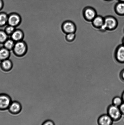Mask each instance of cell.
<instances>
[{"mask_svg":"<svg viewBox=\"0 0 124 125\" xmlns=\"http://www.w3.org/2000/svg\"><path fill=\"white\" fill-rule=\"evenodd\" d=\"M91 22L93 27L99 30L104 24V17L98 15Z\"/></svg>","mask_w":124,"mask_h":125,"instance_id":"obj_11","label":"cell"},{"mask_svg":"<svg viewBox=\"0 0 124 125\" xmlns=\"http://www.w3.org/2000/svg\"><path fill=\"white\" fill-rule=\"evenodd\" d=\"M13 62L9 59L1 61L0 64L1 69L5 72H8L13 68Z\"/></svg>","mask_w":124,"mask_h":125,"instance_id":"obj_10","label":"cell"},{"mask_svg":"<svg viewBox=\"0 0 124 125\" xmlns=\"http://www.w3.org/2000/svg\"></svg>","mask_w":124,"mask_h":125,"instance_id":"obj_30","label":"cell"},{"mask_svg":"<svg viewBox=\"0 0 124 125\" xmlns=\"http://www.w3.org/2000/svg\"><path fill=\"white\" fill-rule=\"evenodd\" d=\"M82 15L84 19L86 21L91 22L98 14L96 10L94 8L87 6L85 7L83 10Z\"/></svg>","mask_w":124,"mask_h":125,"instance_id":"obj_2","label":"cell"},{"mask_svg":"<svg viewBox=\"0 0 124 125\" xmlns=\"http://www.w3.org/2000/svg\"><path fill=\"white\" fill-rule=\"evenodd\" d=\"M120 77H121V79L124 81V69L121 71V73H120Z\"/></svg>","mask_w":124,"mask_h":125,"instance_id":"obj_24","label":"cell"},{"mask_svg":"<svg viewBox=\"0 0 124 125\" xmlns=\"http://www.w3.org/2000/svg\"><path fill=\"white\" fill-rule=\"evenodd\" d=\"M122 98V100H123V101L124 102V91L123 92V93Z\"/></svg>","mask_w":124,"mask_h":125,"instance_id":"obj_26","label":"cell"},{"mask_svg":"<svg viewBox=\"0 0 124 125\" xmlns=\"http://www.w3.org/2000/svg\"><path fill=\"white\" fill-rule=\"evenodd\" d=\"M108 115L113 120L117 121L121 118L122 114L118 106L114 105L109 106L108 110Z\"/></svg>","mask_w":124,"mask_h":125,"instance_id":"obj_5","label":"cell"},{"mask_svg":"<svg viewBox=\"0 0 124 125\" xmlns=\"http://www.w3.org/2000/svg\"><path fill=\"white\" fill-rule=\"evenodd\" d=\"M21 19L19 15L13 13L8 16V25L15 27L19 25Z\"/></svg>","mask_w":124,"mask_h":125,"instance_id":"obj_9","label":"cell"},{"mask_svg":"<svg viewBox=\"0 0 124 125\" xmlns=\"http://www.w3.org/2000/svg\"><path fill=\"white\" fill-rule=\"evenodd\" d=\"M10 55L9 50L5 47L0 49V61L1 62L9 59Z\"/></svg>","mask_w":124,"mask_h":125,"instance_id":"obj_15","label":"cell"},{"mask_svg":"<svg viewBox=\"0 0 124 125\" xmlns=\"http://www.w3.org/2000/svg\"><path fill=\"white\" fill-rule=\"evenodd\" d=\"M122 44L124 45V37L123 38L122 40Z\"/></svg>","mask_w":124,"mask_h":125,"instance_id":"obj_27","label":"cell"},{"mask_svg":"<svg viewBox=\"0 0 124 125\" xmlns=\"http://www.w3.org/2000/svg\"><path fill=\"white\" fill-rule=\"evenodd\" d=\"M15 41L12 39H7L4 44V46L5 48L9 51L13 49L15 44Z\"/></svg>","mask_w":124,"mask_h":125,"instance_id":"obj_16","label":"cell"},{"mask_svg":"<svg viewBox=\"0 0 124 125\" xmlns=\"http://www.w3.org/2000/svg\"><path fill=\"white\" fill-rule=\"evenodd\" d=\"M22 110V106L20 103L17 101H12L8 109V111L12 114L17 115L20 113Z\"/></svg>","mask_w":124,"mask_h":125,"instance_id":"obj_7","label":"cell"},{"mask_svg":"<svg viewBox=\"0 0 124 125\" xmlns=\"http://www.w3.org/2000/svg\"><path fill=\"white\" fill-rule=\"evenodd\" d=\"M119 107L122 115H124V102Z\"/></svg>","mask_w":124,"mask_h":125,"instance_id":"obj_23","label":"cell"},{"mask_svg":"<svg viewBox=\"0 0 124 125\" xmlns=\"http://www.w3.org/2000/svg\"><path fill=\"white\" fill-rule=\"evenodd\" d=\"M15 27L9 25L6 27L5 31L8 35H11L15 30Z\"/></svg>","mask_w":124,"mask_h":125,"instance_id":"obj_21","label":"cell"},{"mask_svg":"<svg viewBox=\"0 0 124 125\" xmlns=\"http://www.w3.org/2000/svg\"><path fill=\"white\" fill-rule=\"evenodd\" d=\"M122 98L119 97H116L113 99V104L115 106L119 107L123 102Z\"/></svg>","mask_w":124,"mask_h":125,"instance_id":"obj_20","label":"cell"},{"mask_svg":"<svg viewBox=\"0 0 124 125\" xmlns=\"http://www.w3.org/2000/svg\"><path fill=\"white\" fill-rule=\"evenodd\" d=\"M12 101L11 98L8 94L3 93L0 94V111L8 110Z\"/></svg>","mask_w":124,"mask_h":125,"instance_id":"obj_4","label":"cell"},{"mask_svg":"<svg viewBox=\"0 0 124 125\" xmlns=\"http://www.w3.org/2000/svg\"><path fill=\"white\" fill-rule=\"evenodd\" d=\"M42 125H55V124L52 120L48 119L46 120L43 122Z\"/></svg>","mask_w":124,"mask_h":125,"instance_id":"obj_22","label":"cell"},{"mask_svg":"<svg viewBox=\"0 0 124 125\" xmlns=\"http://www.w3.org/2000/svg\"><path fill=\"white\" fill-rule=\"evenodd\" d=\"M119 2H124V0H118Z\"/></svg>","mask_w":124,"mask_h":125,"instance_id":"obj_28","label":"cell"},{"mask_svg":"<svg viewBox=\"0 0 124 125\" xmlns=\"http://www.w3.org/2000/svg\"><path fill=\"white\" fill-rule=\"evenodd\" d=\"M3 6V2L2 0H0V10L2 9Z\"/></svg>","mask_w":124,"mask_h":125,"instance_id":"obj_25","label":"cell"},{"mask_svg":"<svg viewBox=\"0 0 124 125\" xmlns=\"http://www.w3.org/2000/svg\"><path fill=\"white\" fill-rule=\"evenodd\" d=\"M11 38L16 42L21 41L24 38V35L23 32L19 30H15L12 35Z\"/></svg>","mask_w":124,"mask_h":125,"instance_id":"obj_14","label":"cell"},{"mask_svg":"<svg viewBox=\"0 0 124 125\" xmlns=\"http://www.w3.org/2000/svg\"><path fill=\"white\" fill-rule=\"evenodd\" d=\"M113 119L108 115H104L99 117L98 123L101 125H110L112 124Z\"/></svg>","mask_w":124,"mask_h":125,"instance_id":"obj_12","label":"cell"},{"mask_svg":"<svg viewBox=\"0 0 124 125\" xmlns=\"http://www.w3.org/2000/svg\"><path fill=\"white\" fill-rule=\"evenodd\" d=\"M13 51L15 55L17 57H23L26 53V45L24 42H17L15 44Z\"/></svg>","mask_w":124,"mask_h":125,"instance_id":"obj_3","label":"cell"},{"mask_svg":"<svg viewBox=\"0 0 124 125\" xmlns=\"http://www.w3.org/2000/svg\"><path fill=\"white\" fill-rule=\"evenodd\" d=\"M8 16L5 13H0V26H3L8 23Z\"/></svg>","mask_w":124,"mask_h":125,"instance_id":"obj_17","label":"cell"},{"mask_svg":"<svg viewBox=\"0 0 124 125\" xmlns=\"http://www.w3.org/2000/svg\"><path fill=\"white\" fill-rule=\"evenodd\" d=\"M104 0L106 1H110L112 0Z\"/></svg>","mask_w":124,"mask_h":125,"instance_id":"obj_29","label":"cell"},{"mask_svg":"<svg viewBox=\"0 0 124 125\" xmlns=\"http://www.w3.org/2000/svg\"><path fill=\"white\" fill-rule=\"evenodd\" d=\"M115 56L117 62L124 63V45L122 44L118 45L115 49Z\"/></svg>","mask_w":124,"mask_h":125,"instance_id":"obj_8","label":"cell"},{"mask_svg":"<svg viewBox=\"0 0 124 125\" xmlns=\"http://www.w3.org/2000/svg\"><path fill=\"white\" fill-rule=\"evenodd\" d=\"M76 38V34L75 33H69L66 34L65 36L66 40L68 42H71L75 40Z\"/></svg>","mask_w":124,"mask_h":125,"instance_id":"obj_18","label":"cell"},{"mask_svg":"<svg viewBox=\"0 0 124 125\" xmlns=\"http://www.w3.org/2000/svg\"><path fill=\"white\" fill-rule=\"evenodd\" d=\"M63 31L66 34L69 33H76L77 28L76 24L71 21H66L63 23L62 26Z\"/></svg>","mask_w":124,"mask_h":125,"instance_id":"obj_6","label":"cell"},{"mask_svg":"<svg viewBox=\"0 0 124 125\" xmlns=\"http://www.w3.org/2000/svg\"><path fill=\"white\" fill-rule=\"evenodd\" d=\"M8 35L5 31L0 30V43H4L8 39Z\"/></svg>","mask_w":124,"mask_h":125,"instance_id":"obj_19","label":"cell"},{"mask_svg":"<svg viewBox=\"0 0 124 125\" xmlns=\"http://www.w3.org/2000/svg\"><path fill=\"white\" fill-rule=\"evenodd\" d=\"M104 24L106 28L107 31H112L117 28L118 22L115 17L108 15L104 17Z\"/></svg>","mask_w":124,"mask_h":125,"instance_id":"obj_1","label":"cell"},{"mask_svg":"<svg viewBox=\"0 0 124 125\" xmlns=\"http://www.w3.org/2000/svg\"><path fill=\"white\" fill-rule=\"evenodd\" d=\"M114 9L115 13L117 15L120 16H124V2L118 1L115 5Z\"/></svg>","mask_w":124,"mask_h":125,"instance_id":"obj_13","label":"cell"}]
</instances>
